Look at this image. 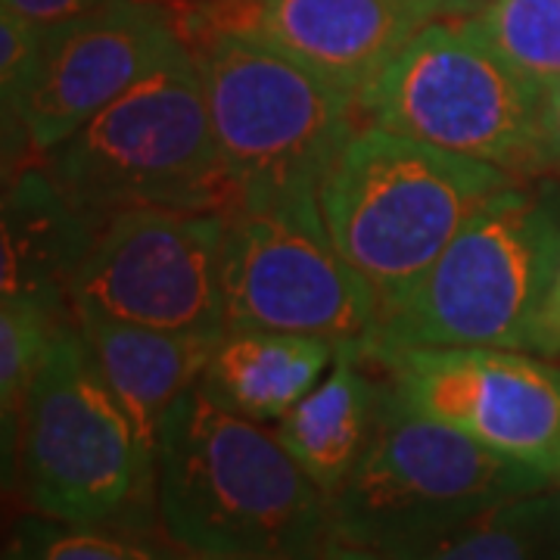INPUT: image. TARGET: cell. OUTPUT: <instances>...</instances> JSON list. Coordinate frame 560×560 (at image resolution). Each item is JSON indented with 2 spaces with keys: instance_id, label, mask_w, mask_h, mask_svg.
<instances>
[{
  "instance_id": "1",
  "label": "cell",
  "mask_w": 560,
  "mask_h": 560,
  "mask_svg": "<svg viewBox=\"0 0 560 560\" xmlns=\"http://www.w3.org/2000/svg\"><path fill=\"white\" fill-rule=\"evenodd\" d=\"M153 499L168 539L200 558L324 560L334 539L327 492L278 433L200 386L162 423Z\"/></svg>"
},
{
  "instance_id": "2",
  "label": "cell",
  "mask_w": 560,
  "mask_h": 560,
  "mask_svg": "<svg viewBox=\"0 0 560 560\" xmlns=\"http://www.w3.org/2000/svg\"><path fill=\"white\" fill-rule=\"evenodd\" d=\"M560 268V184H523L482 202L427 275L381 312L359 349L482 346L539 355Z\"/></svg>"
},
{
  "instance_id": "3",
  "label": "cell",
  "mask_w": 560,
  "mask_h": 560,
  "mask_svg": "<svg viewBox=\"0 0 560 560\" xmlns=\"http://www.w3.org/2000/svg\"><path fill=\"white\" fill-rule=\"evenodd\" d=\"M514 178L368 121L320 184V215L340 256L386 305L401 300L467 219ZM381 320V318H377Z\"/></svg>"
},
{
  "instance_id": "4",
  "label": "cell",
  "mask_w": 560,
  "mask_h": 560,
  "mask_svg": "<svg viewBox=\"0 0 560 560\" xmlns=\"http://www.w3.org/2000/svg\"><path fill=\"white\" fill-rule=\"evenodd\" d=\"M40 162L72 200L103 221L131 206L231 212L241 197L187 40Z\"/></svg>"
},
{
  "instance_id": "5",
  "label": "cell",
  "mask_w": 560,
  "mask_h": 560,
  "mask_svg": "<svg viewBox=\"0 0 560 560\" xmlns=\"http://www.w3.org/2000/svg\"><path fill=\"white\" fill-rule=\"evenodd\" d=\"M209 119L237 202L318 197L359 131V101L280 50L231 28L190 25Z\"/></svg>"
},
{
  "instance_id": "6",
  "label": "cell",
  "mask_w": 560,
  "mask_h": 560,
  "mask_svg": "<svg viewBox=\"0 0 560 560\" xmlns=\"http://www.w3.org/2000/svg\"><path fill=\"white\" fill-rule=\"evenodd\" d=\"M555 480L405 408L383 383L374 433L330 495L334 541L386 555Z\"/></svg>"
},
{
  "instance_id": "7",
  "label": "cell",
  "mask_w": 560,
  "mask_h": 560,
  "mask_svg": "<svg viewBox=\"0 0 560 560\" xmlns=\"http://www.w3.org/2000/svg\"><path fill=\"white\" fill-rule=\"evenodd\" d=\"M16 470L35 514L81 526L121 521L156 492V470L72 318L54 330L25 393Z\"/></svg>"
},
{
  "instance_id": "8",
  "label": "cell",
  "mask_w": 560,
  "mask_h": 560,
  "mask_svg": "<svg viewBox=\"0 0 560 560\" xmlns=\"http://www.w3.org/2000/svg\"><path fill=\"white\" fill-rule=\"evenodd\" d=\"M368 121L492 162L514 178L551 172L545 94L460 20L433 22L359 97Z\"/></svg>"
},
{
  "instance_id": "9",
  "label": "cell",
  "mask_w": 560,
  "mask_h": 560,
  "mask_svg": "<svg viewBox=\"0 0 560 560\" xmlns=\"http://www.w3.org/2000/svg\"><path fill=\"white\" fill-rule=\"evenodd\" d=\"M228 330H280L330 342L368 340L381 302L342 259L318 197L237 202L221 261Z\"/></svg>"
},
{
  "instance_id": "10",
  "label": "cell",
  "mask_w": 560,
  "mask_h": 560,
  "mask_svg": "<svg viewBox=\"0 0 560 560\" xmlns=\"http://www.w3.org/2000/svg\"><path fill=\"white\" fill-rule=\"evenodd\" d=\"M228 212L131 206L103 221L69 287V308L106 318L228 334L221 261Z\"/></svg>"
},
{
  "instance_id": "11",
  "label": "cell",
  "mask_w": 560,
  "mask_h": 560,
  "mask_svg": "<svg viewBox=\"0 0 560 560\" xmlns=\"http://www.w3.org/2000/svg\"><path fill=\"white\" fill-rule=\"evenodd\" d=\"M180 40L184 22L165 0H109L44 25L32 75L3 109V178L101 116Z\"/></svg>"
},
{
  "instance_id": "12",
  "label": "cell",
  "mask_w": 560,
  "mask_h": 560,
  "mask_svg": "<svg viewBox=\"0 0 560 560\" xmlns=\"http://www.w3.org/2000/svg\"><path fill=\"white\" fill-rule=\"evenodd\" d=\"M359 349V346H355ZM411 411L560 480V368L514 349H359Z\"/></svg>"
},
{
  "instance_id": "13",
  "label": "cell",
  "mask_w": 560,
  "mask_h": 560,
  "mask_svg": "<svg viewBox=\"0 0 560 560\" xmlns=\"http://www.w3.org/2000/svg\"><path fill=\"white\" fill-rule=\"evenodd\" d=\"M202 28H231L280 50L355 101L433 22L480 10L477 0H202Z\"/></svg>"
},
{
  "instance_id": "14",
  "label": "cell",
  "mask_w": 560,
  "mask_h": 560,
  "mask_svg": "<svg viewBox=\"0 0 560 560\" xmlns=\"http://www.w3.org/2000/svg\"><path fill=\"white\" fill-rule=\"evenodd\" d=\"M101 377L119 399L156 470V445L172 405L200 383L224 334H187L69 308Z\"/></svg>"
},
{
  "instance_id": "15",
  "label": "cell",
  "mask_w": 560,
  "mask_h": 560,
  "mask_svg": "<svg viewBox=\"0 0 560 560\" xmlns=\"http://www.w3.org/2000/svg\"><path fill=\"white\" fill-rule=\"evenodd\" d=\"M103 219L75 202L47 165L25 162L3 178V296H28L69 312V287Z\"/></svg>"
},
{
  "instance_id": "16",
  "label": "cell",
  "mask_w": 560,
  "mask_h": 560,
  "mask_svg": "<svg viewBox=\"0 0 560 560\" xmlns=\"http://www.w3.org/2000/svg\"><path fill=\"white\" fill-rule=\"evenodd\" d=\"M337 359V342L280 334V330H228L202 371V393L221 408L249 420L290 415Z\"/></svg>"
},
{
  "instance_id": "17",
  "label": "cell",
  "mask_w": 560,
  "mask_h": 560,
  "mask_svg": "<svg viewBox=\"0 0 560 560\" xmlns=\"http://www.w3.org/2000/svg\"><path fill=\"white\" fill-rule=\"evenodd\" d=\"M355 342H340L327 377L278 420L275 433L302 470L327 492V499L352 474L374 433L383 383L364 374Z\"/></svg>"
},
{
  "instance_id": "18",
  "label": "cell",
  "mask_w": 560,
  "mask_h": 560,
  "mask_svg": "<svg viewBox=\"0 0 560 560\" xmlns=\"http://www.w3.org/2000/svg\"><path fill=\"white\" fill-rule=\"evenodd\" d=\"M386 560H560V492L517 495L430 539L408 541Z\"/></svg>"
},
{
  "instance_id": "19",
  "label": "cell",
  "mask_w": 560,
  "mask_h": 560,
  "mask_svg": "<svg viewBox=\"0 0 560 560\" xmlns=\"http://www.w3.org/2000/svg\"><path fill=\"white\" fill-rule=\"evenodd\" d=\"M467 25L541 94L560 84V0H486Z\"/></svg>"
},
{
  "instance_id": "20",
  "label": "cell",
  "mask_w": 560,
  "mask_h": 560,
  "mask_svg": "<svg viewBox=\"0 0 560 560\" xmlns=\"http://www.w3.org/2000/svg\"><path fill=\"white\" fill-rule=\"evenodd\" d=\"M66 308L28 296H3L0 302V427H3V474L16 460L20 418L25 393L38 374L54 330Z\"/></svg>"
},
{
  "instance_id": "21",
  "label": "cell",
  "mask_w": 560,
  "mask_h": 560,
  "mask_svg": "<svg viewBox=\"0 0 560 560\" xmlns=\"http://www.w3.org/2000/svg\"><path fill=\"white\" fill-rule=\"evenodd\" d=\"M3 560H175L162 545L143 536L113 533L103 526H81L28 514L3 548Z\"/></svg>"
},
{
  "instance_id": "22",
  "label": "cell",
  "mask_w": 560,
  "mask_h": 560,
  "mask_svg": "<svg viewBox=\"0 0 560 560\" xmlns=\"http://www.w3.org/2000/svg\"><path fill=\"white\" fill-rule=\"evenodd\" d=\"M44 25L22 16L16 10H0V101L3 109L20 97L22 84L32 75L38 60Z\"/></svg>"
},
{
  "instance_id": "23",
  "label": "cell",
  "mask_w": 560,
  "mask_h": 560,
  "mask_svg": "<svg viewBox=\"0 0 560 560\" xmlns=\"http://www.w3.org/2000/svg\"><path fill=\"white\" fill-rule=\"evenodd\" d=\"M103 3H109V0H3L7 10H16L38 25H57V22L72 20V16L88 13Z\"/></svg>"
},
{
  "instance_id": "24",
  "label": "cell",
  "mask_w": 560,
  "mask_h": 560,
  "mask_svg": "<svg viewBox=\"0 0 560 560\" xmlns=\"http://www.w3.org/2000/svg\"><path fill=\"white\" fill-rule=\"evenodd\" d=\"M560 352V268L555 287H551V296L545 305V315H541V340H539V355H558Z\"/></svg>"
},
{
  "instance_id": "25",
  "label": "cell",
  "mask_w": 560,
  "mask_h": 560,
  "mask_svg": "<svg viewBox=\"0 0 560 560\" xmlns=\"http://www.w3.org/2000/svg\"><path fill=\"white\" fill-rule=\"evenodd\" d=\"M545 147L551 172L560 175V84L545 94Z\"/></svg>"
},
{
  "instance_id": "26",
  "label": "cell",
  "mask_w": 560,
  "mask_h": 560,
  "mask_svg": "<svg viewBox=\"0 0 560 560\" xmlns=\"http://www.w3.org/2000/svg\"><path fill=\"white\" fill-rule=\"evenodd\" d=\"M324 560H386V558L377 555V551H371V548H359V545H346V541L330 539Z\"/></svg>"
},
{
  "instance_id": "27",
  "label": "cell",
  "mask_w": 560,
  "mask_h": 560,
  "mask_svg": "<svg viewBox=\"0 0 560 560\" xmlns=\"http://www.w3.org/2000/svg\"><path fill=\"white\" fill-rule=\"evenodd\" d=\"M202 560H246V558H202Z\"/></svg>"
},
{
  "instance_id": "28",
  "label": "cell",
  "mask_w": 560,
  "mask_h": 560,
  "mask_svg": "<svg viewBox=\"0 0 560 560\" xmlns=\"http://www.w3.org/2000/svg\"><path fill=\"white\" fill-rule=\"evenodd\" d=\"M477 3H480V7H482V3H486V0H477Z\"/></svg>"
}]
</instances>
